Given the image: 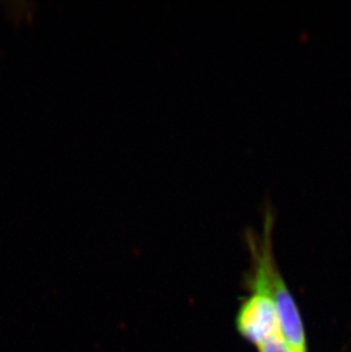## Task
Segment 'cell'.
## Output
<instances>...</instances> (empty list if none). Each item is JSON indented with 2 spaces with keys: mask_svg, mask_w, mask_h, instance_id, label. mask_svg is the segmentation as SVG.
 I'll return each mask as SVG.
<instances>
[{
  "mask_svg": "<svg viewBox=\"0 0 351 352\" xmlns=\"http://www.w3.org/2000/svg\"><path fill=\"white\" fill-rule=\"evenodd\" d=\"M237 329L258 346L269 340L281 338L279 315L272 296L264 293L251 296L241 308Z\"/></svg>",
  "mask_w": 351,
  "mask_h": 352,
  "instance_id": "1",
  "label": "cell"
},
{
  "mask_svg": "<svg viewBox=\"0 0 351 352\" xmlns=\"http://www.w3.org/2000/svg\"><path fill=\"white\" fill-rule=\"evenodd\" d=\"M262 293L274 296L279 315L281 338L292 352H306L305 333L301 319L284 283L275 273L270 272L262 285Z\"/></svg>",
  "mask_w": 351,
  "mask_h": 352,
  "instance_id": "2",
  "label": "cell"
},
{
  "mask_svg": "<svg viewBox=\"0 0 351 352\" xmlns=\"http://www.w3.org/2000/svg\"><path fill=\"white\" fill-rule=\"evenodd\" d=\"M260 352H292L283 338H275L259 346Z\"/></svg>",
  "mask_w": 351,
  "mask_h": 352,
  "instance_id": "3",
  "label": "cell"
}]
</instances>
